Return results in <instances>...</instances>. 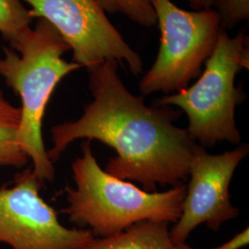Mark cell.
<instances>
[{
    "instance_id": "6da1fadb",
    "label": "cell",
    "mask_w": 249,
    "mask_h": 249,
    "mask_svg": "<svg viewBox=\"0 0 249 249\" xmlns=\"http://www.w3.org/2000/svg\"><path fill=\"white\" fill-rule=\"evenodd\" d=\"M118 65L107 60L88 71L92 101L79 119L52 126L49 160L54 163L77 140H97L116 151L105 170L111 176L139 182L147 192H155L157 185L183 184L196 142L187 128L175 124L181 111L146 106L144 96L125 88Z\"/></svg>"
},
{
    "instance_id": "7a4b0ae2",
    "label": "cell",
    "mask_w": 249,
    "mask_h": 249,
    "mask_svg": "<svg viewBox=\"0 0 249 249\" xmlns=\"http://www.w3.org/2000/svg\"><path fill=\"white\" fill-rule=\"evenodd\" d=\"M4 47L0 76L21 100L19 144L33 162L36 178L44 184L54 178L42 136L43 119L49 100L64 77L81 68L63 54L71 50L55 28L44 18Z\"/></svg>"
},
{
    "instance_id": "3957f363",
    "label": "cell",
    "mask_w": 249,
    "mask_h": 249,
    "mask_svg": "<svg viewBox=\"0 0 249 249\" xmlns=\"http://www.w3.org/2000/svg\"><path fill=\"white\" fill-rule=\"evenodd\" d=\"M76 187H66L68 206L62 213L96 238L123 231L142 221L177 223L182 213L187 186L164 192H147L102 169L90 142L81 143V156L72 163Z\"/></svg>"
},
{
    "instance_id": "277c9868",
    "label": "cell",
    "mask_w": 249,
    "mask_h": 249,
    "mask_svg": "<svg viewBox=\"0 0 249 249\" xmlns=\"http://www.w3.org/2000/svg\"><path fill=\"white\" fill-rule=\"evenodd\" d=\"M249 65V37L244 32L230 37L223 30L199 79L187 89L154 100L152 105L175 106L184 111L188 133L202 147H213L220 142L238 145L241 135L234 112L245 93L234 85V80Z\"/></svg>"
},
{
    "instance_id": "5b68a950",
    "label": "cell",
    "mask_w": 249,
    "mask_h": 249,
    "mask_svg": "<svg viewBox=\"0 0 249 249\" xmlns=\"http://www.w3.org/2000/svg\"><path fill=\"white\" fill-rule=\"evenodd\" d=\"M160 31V45L152 67L139 84L142 96L166 95L187 89L201 74L223 29L216 10L187 11L171 0H151Z\"/></svg>"
},
{
    "instance_id": "8992f818",
    "label": "cell",
    "mask_w": 249,
    "mask_h": 249,
    "mask_svg": "<svg viewBox=\"0 0 249 249\" xmlns=\"http://www.w3.org/2000/svg\"><path fill=\"white\" fill-rule=\"evenodd\" d=\"M29 4L34 18L51 23L70 45L73 62L88 71L107 60L126 63L139 76L141 55L124 41L95 0H20Z\"/></svg>"
},
{
    "instance_id": "52a82bcc",
    "label": "cell",
    "mask_w": 249,
    "mask_h": 249,
    "mask_svg": "<svg viewBox=\"0 0 249 249\" xmlns=\"http://www.w3.org/2000/svg\"><path fill=\"white\" fill-rule=\"evenodd\" d=\"M43 186L33 168L0 189V244L11 249H85L94 238L88 229L67 228L40 196Z\"/></svg>"
},
{
    "instance_id": "ba28073f",
    "label": "cell",
    "mask_w": 249,
    "mask_h": 249,
    "mask_svg": "<svg viewBox=\"0 0 249 249\" xmlns=\"http://www.w3.org/2000/svg\"><path fill=\"white\" fill-rule=\"evenodd\" d=\"M249 152L246 143L221 154L208 153L195 144L182 213L170 231L175 244L185 243L200 224L217 231L223 223L239 215V210L231 205L229 187L236 167Z\"/></svg>"
},
{
    "instance_id": "9c48e42d",
    "label": "cell",
    "mask_w": 249,
    "mask_h": 249,
    "mask_svg": "<svg viewBox=\"0 0 249 249\" xmlns=\"http://www.w3.org/2000/svg\"><path fill=\"white\" fill-rule=\"evenodd\" d=\"M169 223L142 221L105 238L94 237L85 249H178L170 236Z\"/></svg>"
},
{
    "instance_id": "30bf717a",
    "label": "cell",
    "mask_w": 249,
    "mask_h": 249,
    "mask_svg": "<svg viewBox=\"0 0 249 249\" xmlns=\"http://www.w3.org/2000/svg\"><path fill=\"white\" fill-rule=\"evenodd\" d=\"M20 109L8 102L0 89V165L20 169L29 158L19 144Z\"/></svg>"
},
{
    "instance_id": "8fae6325",
    "label": "cell",
    "mask_w": 249,
    "mask_h": 249,
    "mask_svg": "<svg viewBox=\"0 0 249 249\" xmlns=\"http://www.w3.org/2000/svg\"><path fill=\"white\" fill-rule=\"evenodd\" d=\"M30 9L20 0H0V34L7 42H12L27 29L34 20Z\"/></svg>"
},
{
    "instance_id": "7c38bea8",
    "label": "cell",
    "mask_w": 249,
    "mask_h": 249,
    "mask_svg": "<svg viewBox=\"0 0 249 249\" xmlns=\"http://www.w3.org/2000/svg\"><path fill=\"white\" fill-rule=\"evenodd\" d=\"M106 12L121 13L142 26L157 24L151 0H95Z\"/></svg>"
},
{
    "instance_id": "4fadbf2b",
    "label": "cell",
    "mask_w": 249,
    "mask_h": 249,
    "mask_svg": "<svg viewBox=\"0 0 249 249\" xmlns=\"http://www.w3.org/2000/svg\"><path fill=\"white\" fill-rule=\"evenodd\" d=\"M212 7L219 14L221 26L224 31L249 19V0H213Z\"/></svg>"
},
{
    "instance_id": "5bb4252c",
    "label": "cell",
    "mask_w": 249,
    "mask_h": 249,
    "mask_svg": "<svg viewBox=\"0 0 249 249\" xmlns=\"http://www.w3.org/2000/svg\"><path fill=\"white\" fill-rule=\"evenodd\" d=\"M249 228H246L245 230L237 233L235 236H233L231 239L227 241L226 243L223 244L220 247L214 248V249H241L245 248L246 246L249 245ZM178 249H198L191 248L189 246L186 245L185 243L183 244H178Z\"/></svg>"
},
{
    "instance_id": "9a60e30c",
    "label": "cell",
    "mask_w": 249,
    "mask_h": 249,
    "mask_svg": "<svg viewBox=\"0 0 249 249\" xmlns=\"http://www.w3.org/2000/svg\"><path fill=\"white\" fill-rule=\"evenodd\" d=\"M190 4V6L196 10L203 9V3L202 0H187Z\"/></svg>"
},
{
    "instance_id": "2e32d148",
    "label": "cell",
    "mask_w": 249,
    "mask_h": 249,
    "mask_svg": "<svg viewBox=\"0 0 249 249\" xmlns=\"http://www.w3.org/2000/svg\"><path fill=\"white\" fill-rule=\"evenodd\" d=\"M213 0H202L203 9H212V4Z\"/></svg>"
}]
</instances>
